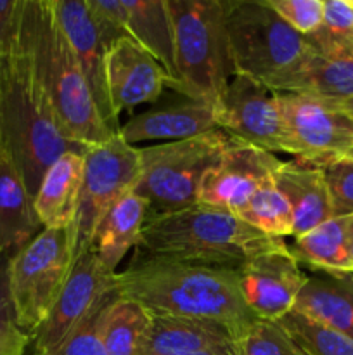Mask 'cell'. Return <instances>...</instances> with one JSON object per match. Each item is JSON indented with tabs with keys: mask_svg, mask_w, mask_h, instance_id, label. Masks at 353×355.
Instances as JSON below:
<instances>
[{
	"mask_svg": "<svg viewBox=\"0 0 353 355\" xmlns=\"http://www.w3.org/2000/svg\"><path fill=\"white\" fill-rule=\"evenodd\" d=\"M83 182L75 225V253L89 252L100 220L121 196L134 191L141 175L138 148L120 134L83 153Z\"/></svg>",
	"mask_w": 353,
	"mask_h": 355,
	"instance_id": "9c48e42d",
	"label": "cell"
},
{
	"mask_svg": "<svg viewBox=\"0 0 353 355\" xmlns=\"http://www.w3.org/2000/svg\"><path fill=\"white\" fill-rule=\"evenodd\" d=\"M225 26L235 75L266 87L310 51L307 38L294 31L266 0H227Z\"/></svg>",
	"mask_w": 353,
	"mask_h": 355,
	"instance_id": "52a82bcc",
	"label": "cell"
},
{
	"mask_svg": "<svg viewBox=\"0 0 353 355\" xmlns=\"http://www.w3.org/2000/svg\"><path fill=\"white\" fill-rule=\"evenodd\" d=\"M275 155L244 142L232 141L217 166L204 175L199 205L241 215L263 180L280 165Z\"/></svg>",
	"mask_w": 353,
	"mask_h": 355,
	"instance_id": "4fadbf2b",
	"label": "cell"
},
{
	"mask_svg": "<svg viewBox=\"0 0 353 355\" xmlns=\"http://www.w3.org/2000/svg\"><path fill=\"white\" fill-rule=\"evenodd\" d=\"M128 33L158 61L166 87L175 82V47L165 0H123Z\"/></svg>",
	"mask_w": 353,
	"mask_h": 355,
	"instance_id": "d4e9b609",
	"label": "cell"
},
{
	"mask_svg": "<svg viewBox=\"0 0 353 355\" xmlns=\"http://www.w3.org/2000/svg\"><path fill=\"white\" fill-rule=\"evenodd\" d=\"M277 94H305L320 99H353V52L310 51L269 87Z\"/></svg>",
	"mask_w": 353,
	"mask_h": 355,
	"instance_id": "ac0fdd59",
	"label": "cell"
},
{
	"mask_svg": "<svg viewBox=\"0 0 353 355\" xmlns=\"http://www.w3.org/2000/svg\"><path fill=\"white\" fill-rule=\"evenodd\" d=\"M307 276L287 252V243L284 248L253 257L239 269L246 305L265 321H279L293 311Z\"/></svg>",
	"mask_w": 353,
	"mask_h": 355,
	"instance_id": "5bb4252c",
	"label": "cell"
},
{
	"mask_svg": "<svg viewBox=\"0 0 353 355\" xmlns=\"http://www.w3.org/2000/svg\"><path fill=\"white\" fill-rule=\"evenodd\" d=\"M0 153H2V142H0Z\"/></svg>",
	"mask_w": 353,
	"mask_h": 355,
	"instance_id": "60d3db41",
	"label": "cell"
},
{
	"mask_svg": "<svg viewBox=\"0 0 353 355\" xmlns=\"http://www.w3.org/2000/svg\"><path fill=\"white\" fill-rule=\"evenodd\" d=\"M284 246L282 239L263 234L230 211L194 205L147 217L138 248L163 259L239 270L253 257Z\"/></svg>",
	"mask_w": 353,
	"mask_h": 355,
	"instance_id": "277c9868",
	"label": "cell"
},
{
	"mask_svg": "<svg viewBox=\"0 0 353 355\" xmlns=\"http://www.w3.org/2000/svg\"><path fill=\"white\" fill-rule=\"evenodd\" d=\"M113 279L114 274L100 263L92 250L82 253L51 314L31 336L33 355L51 352L83 319L89 318L113 293Z\"/></svg>",
	"mask_w": 353,
	"mask_h": 355,
	"instance_id": "7c38bea8",
	"label": "cell"
},
{
	"mask_svg": "<svg viewBox=\"0 0 353 355\" xmlns=\"http://www.w3.org/2000/svg\"><path fill=\"white\" fill-rule=\"evenodd\" d=\"M0 142L33 196L48 166L69 151H85L62 127L24 49L0 59Z\"/></svg>",
	"mask_w": 353,
	"mask_h": 355,
	"instance_id": "7a4b0ae2",
	"label": "cell"
},
{
	"mask_svg": "<svg viewBox=\"0 0 353 355\" xmlns=\"http://www.w3.org/2000/svg\"><path fill=\"white\" fill-rule=\"evenodd\" d=\"M218 130L213 104L183 97L176 103L151 107L125 121L120 135L134 146L135 142L161 141L179 142Z\"/></svg>",
	"mask_w": 353,
	"mask_h": 355,
	"instance_id": "e0dca14e",
	"label": "cell"
},
{
	"mask_svg": "<svg viewBox=\"0 0 353 355\" xmlns=\"http://www.w3.org/2000/svg\"><path fill=\"white\" fill-rule=\"evenodd\" d=\"M332 205V217H353V156H345L322 168Z\"/></svg>",
	"mask_w": 353,
	"mask_h": 355,
	"instance_id": "836d02e7",
	"label": "cell"
},
{
	"mask_svg": "<svg viewBox=\"0 0 353 355\" xmlns=\"http://www.w3.org/2000/svg\"><path fill=\"white\" fill-rule=\"evenodd\" d=\"M270 7L303 37H310L324 19V0H266Z\"/></svg>",
	"mask_w": 353,
	"mask_h": 355,
	"instance_id": "e575fe53",
	"label": "cell"
},
{
	"mask_svg": "<svg viewBox=\"0 0 353 355\" xmlns=\"http://www.w3.org/2000/svg\"><path fill=\"white\" fill-rule=\"evenodd\" d=\"M151 324L147 309L111 295L99 318V335L107 355H145Z\"/></svg>",
	"mask_w": 353,
	"mask_h": 355,
	"instance_id": "484cf974",
	"label": "cell"
},
{
	"mask_svg": "<svg viewBox=\"0 0 353 355\" xmlns=\"http://www.w3.org/2000/svg\"><path fill=\"white\" fill-rule=\"evenodd\" d=\"M220 130L234 141L269 153H286L279 94L263 83L234 75L215 106Z\"/></svg>",
	"mask_w": 353,
	"mask_h": 355,
	"instance_id": "8fae6325",
	"label": "cell"
},
{
	"mask_svg": "<svg viewBox=\"0 0 353 355\" xmlns=\"http://www.w3.org/2000/svg\"><path fill=\"white\" fill-rule=\"evenodd\" d=\"M239 349L234 333L218 322L152 314L145 355H189Z\"/></svg>",
	"mask_w": 353,
	"mask_h": 355,
	"instance_id": "ffe728a7",
	"label": "cell"
},
{
	"mask_svg": "<svg viewBox=\"0 0 353 355\" xmlns=\"http://www.w3.org/2000/svg\"><path fill=\"white\" fill-rule=\"evenodd\" d=\"M305 38L324 54L353 52V0H324L320 28Z\"/></svg>",
	"mask_w": 353,
	"mask_h": 355,
	"instance_id": "f1b7e54d",
	"label": "cell"
},
{
	"mask_svg": "<svg viewBox=\"0 0 353 355\" xmlns=\"http://www.w3.org/2000/svg\"><path fill=\"white\" fill-rule=\"evenodd\" d=\"M175 47L170 89L217 106L234 73L224 0H165Z\"/></svg>",
	"mask_w": 353,
	"mask_h": 355,
	"instance_id": "5b68a950",
	"label": "cell"
},
{
	"mask_svg": "<svg viewBox=\"0 0 353 355\" xmlns=\"http://www.w3.org/2000/svg\"><path fill=\"white\" fill-rule=\"evenodd\" d=\"M232 141L218 128L187 141L138 148L141 175L134 193L147 203V217L199 205L204 175L218 165Z\"/></svg>",
	"mask_w": 353,
	"mask_h": 355,
	"instance_id": "8992f818",
	"label": "cell"
},
{
	"mask_svg": "<svg viewBox=\"0 0 353 355\" xmlns=\"http://www.w3.org/2000/svg\"><path fill=\"white\" fill-rule=\"evenodd\" d=\"M76 262L75 231L42 229L37 238L10 255L9 288L17 326L33 336L51 314Z\"/></svg>",
	"mask_w": 353,
	"mask_h": 355,
	"instance_id": "ba28073f",
	"label": "cell"
},
{
	"mask_svg": "<svg viewBox=\"0 0 353 355\" xmlns=\"http://www.w3.org/2000/svg\"><path fill=\"white\" fill-rule=\"evenodd\" d=\"M189 355H241V349L239 350H211V352H197Z\"/></svg>",
	"mask_w": 353,
	"mask_h": 355,
	"instance_id": "f35d334b",
	"label": "cell"
},
{
	"mask_svg": "<svg viewBox=\"0 0 353 355\" xmlns=\"http://www.w3.org/2000/svg\"><path fill=\"white\" fill-rule=\"evenodd\" d=\"M42 224L35 200L6 153H0V252L14 253L37 238Z\"/></svg>",
	"mask_w": 353,
	"mask_h": 355,
	"instance_id": "603a6c76",
	"label": "cell"
},
{
	"mask_svg": "<svg viewBox=\"0 0 353 355\" xmlns=\"http://www.w3.org/2000/svg\"><path fill=\"white\" fill-rule=\"evenodd\" d=\"M23 45L73 141L89 148L116 135L97 111L78 59L57 19L54 0H24Z\"/></svg>",
	"mask_w": 353,
	"mask_h": 355,
	"instance_id": "3957f363",
	"label": "cell"
},
{
	"mask_svg": "<svg viewBox=\"0 0 353 355\" xmlns=\"http://www.w3.org/2000/svg\"><path fill=\"white\" fill-rule=\"evenodd\" d=\"M147 220V203L144 198L128 191L113 205L100 220L90 250L109 272L116 274L118 266L134 246L141 245L142 229Z\"/></svg>",
	"mask_w": 353,
	"mask_h": 355,
	"instance_id": "cb8c5ba5",
	"label": "cell"
},
{
	"mask_svg": "<svg viewBox=\"0 0 353 355\" xmlns=\"http://www.w3.org/2000/svg\"><path fill=\"white\" fill-rule=\"evenodd\" d=\"M348 217H332L300 238H293L287 252L300 266L325 274H352L346 238Z\"/></svg>",
	"mask_w": 353,
	"mask_h": 355,
	"instance_id": "4316f807",
	"label": "cell"
},
{
	"mask_svg": "<svg viewBox=\"0 0 353 355\" xmlns=\"http://www.w3.org/2000/svg\"><path fill=\"white\" fill-rule=\"evenodd\" d=\"M293 311L353 338V276L310 274Z\"/></svg>",
	"mask_w": 353,
	"mask_h": 355,
	"instance_id": "7402d4cb",
	"label": "cell"
},
{
	"mask_svg": "<svg viewBox=\"0 0 353 355\" xmlns=\"http://www.w3.org/2000/svg\"><path fill=\"white\" fill-rule=\"evenodd\" d=\"M280 324L310 352V355H353V338L322 326L300 312L291 311Z\"/></svg>",
	"mask_w": 353,
	"mask_h": 355,
	"instance_id": "f546056e",
	"label": "cell"
},
{
	"mask_svg": "<svg viewBox=\"0 0 353 355\" xmlns=\"http://www.w3.org/2000/svg\"><path fill=\"white\" fill-rule=\"evenodd\" d=\"M99 33L107 47L123 37H130L127 26V9L123 0H87ZM132 38V37H130Z\"/></svg>",
	"mask_w": 353,
	"mask_h": 355,
	"instance_id": "d590c367",
	"label": "cell"
},
{
	"mask_svg": "<svg viewBox=\"0 0 353 355\" xmlns=\"http://www.w3.org/2000/svg\"><path fill=\"white\" fill-rule=\"evenodd\" d=\"M239 217L263 234L275 239L293 238L294 217L286 196L277 189L272 177L263 180Z\"/></svg>",
	"mask_w": 353,
	"mask_h": 355,
	"instance_id": "83f0119b",
	"label": "cell"
},
{
	"mask_svg": "<svg viewBox=\"0 0 353 355\" xmlns=\"http://www.w3.org/2000/svg\"><path fill=\"white\" fill-rule=\"evenodd\" d=\"M346 238H348V253L353 274V217H348V222H346Z\"/></svg>",
	"mask_w": 353,
	"mask_h": 355,
	"instance_id": "74e56055",
	"label": "cell"
},
{
	"mask_svg": "<svg viewBox=\"0 0 353 355\" xmlns=\"http://www.w3.org/2000/svg\"><path fill=\"white\" fill-rule=\"evenodd\" d=\"M109 297L89 318L83 319L57 347H54L51 352L42 355H107L99 335V318L100 312H102V307L109 300Z\"/></svg>",
	"mask_w": 353,
	"mask_h": 355,
	"instance_id": "d6a6232c",
	"label": "cell"
},
{
	"mask_svg": "<svg viewBox=\"0 0 353 355\" xmlns=\"http://www.w3.org/2000/svg\"><path fill=\"white\" fill-rule=\"evenodd\" d=\"M239 347L241 355H310L279 321L265 319H258L246 331Z\"/></svg>",
	"mask_w": 353,
	"mask_h": 355,
	"instance_id": "4dcf8cb0",
	"label": "cell"
},
{
	"mask_svg": "<svg viewBox=\"0 0 353 355\" xmlns=\"http://www.w3.org/2000/svg\"><path fill=\"white\" fill-rule=\"evenodd\" d=\"M10 253L0 252V355H24L30 336L17 326L9 288Z\"/></svg>",
	"mask_w": 353,
	"mask_h": 355,
	"instance_id": "1f68e13d",
	"label": "cell"
},
{
	"mask_svg": "<svg viewBox=\"0 0 353 355\" xmlns=\"http://www.w3.org/2000/svg\"><path fill=\"white\" fill-rule=\"evenodd\" d=\"M83 153H64L45 172L35 194V211L44 229L75 225L83 182Z\"/></svg>",
	"mask_w": 353,
	"mask_h": 355,
	"instance_id": "44dd1931",
	"label": "cell"
},
{
	"mask_svg": "<svg viewBox=\"0 0 353 355\" xmlns=\"http://www.w3.org/2000/svg\"><path fill=\"white\" fill-rule=\"evenodd\" d=\"M113 293L137 302L154 315L215 321L241 342L258 321L241 293L239 270L180 262L138 252L114 274Z\"/></svg>",
	"mask_w": 353,
	"mask_h": 355,
	"instance_id": "6da1fadb",
	"label": "cell"
},
{
	"mask_svg": "<svg viewBox=\"0 0 353 355\" xmlns=\"http://www.w3.org/2000/svg\"><path fill=\"white\" fill-rule=\"evenodd\" d=\"M24 0H2L0 2V59L16 55L23 38Z\"/></svg>",
	"mask_w": 353,
	"mask_h": 355,
	"instance_id": "8d00e7d4",
	"label": "cell"
},
{
	"mask_svg": "<svg viewBox=\"0 0 353 355\" xmlns=\"http://www.w3.org/2000/svg\"><path fill=\"white\" fill-rule=\"evenodd\" d=\"M272 180L293 210V238H300L332 218L331 196L322 168L296 159L282 162L273 172Z\"/></svg>",
	"mask_w": 353,
	"mask_h": 355,
	"instance_id": "d6986e66",
	"label": "cell"
},
{
	"mask_svg": "<svg viewBox=\"0 0 353 355\" xmlns=\"http://www.w3.org/2000/svg\"><path fill=\"white\" fill-rule=\"evenodd\" d=\"M352 276H353V274H352Z\"/></svg>",
	"mask_w": 353,
	"mask_h": 355,
	"instance_id": "b9f144b4",
	"label": "cell"
},
{
	"mask_svg": "<svg viewBox=\"0 0 353 355\" xmlns=\"http://www.w3.org/2000/svg\"><path fill=\"white\" fill-rule=\"evenodd\" d=\"M286 153L296 162L324 168L353 156V116L338 101L305 94H279Z\"/></svg>",
	"mask_w": 353,
	"mask_h": 355,
	"instance_id": "30bf717a",
	"label": "cell"
},
{
	"mask_svg": "<svg viewBox=\"0 0 353 355\" xmlns=\"http://www.w3.org/2000/svg\"><path fill=\"white\" fill-rule=\"evenodd\" d=\"M166 87V75L154 58L130 37L107 51V89L114 113L156 103Z\"/></svg>",
	"mask_w": 353,
	"mask_h": 355,
	"instance_id": "2e32d148",
	"label": "cell"
},
{
	"mask_svg": "<svg viewBox=\"0 0 353 355\" xmlns=\"http://www.w3.org/2000/svg\"><path fill=\"white\" fill-rule=\"evenodd\" d=\"M341 104H343V107H345V110L348 111V113L352 114V116H353V99L345 101V103H341Z\"/></svg>",
	"mask_w": 353,
	"mask_h": 355,
	"instance_id": "ab89813d",
	"label": "cell"
},
{
	"mask_svg": "<svg viewBox=\"0 0 353 355\" xmlns=\"http://www.w3.org/2000/svg\"><path fill=\"white\" fill-rule=\"evenodd\" d=\"M55 14L80 62L100 118L113 134H120V120L114 113L107 89V47L90 12L87 0H54Z\"/></svg>",
	"mask_w": 353,
	"mask_h": 355,
	"instance_id": "9a60e30c",
	"label": "cell"
}]
</instances>
